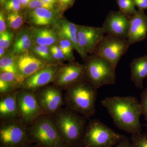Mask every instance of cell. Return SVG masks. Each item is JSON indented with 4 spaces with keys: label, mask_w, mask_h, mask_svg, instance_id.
Here are the masks:
<instances>
[{
    "label": "cell",
    "mask_w": 147,
    "mask_h": 147,
    "mask_svg": "<svg viewBox=\"0 0 147 147\" xmlns=\"http://www.w3.org/2000/svg\"><path fill=\"white\" fill-rule=\"evenodd\" d=\"M58 46L65 55L66 60L72 62L75 59L73 53L74 47L70 40L65 38H59Z\"/></svg>",
    "instance_id": "484cf974"
},
{
    "label": "cell",
    "mask_w": 147,
    "mask_h": 147,
    "mask_svg": "<svg viewBox=\"0 0 147 147\" xmlns=\"http://www.w3.org/2000/svg\"><path fill=\"white\" fill-rule=\"evenodd\" d=\"M125 137L99 120L93 119L87 123L81 147H114Z\"/></svg>",
    "instance_id": "277c9868"
},
{
    "label": "cell",
    "mask_w": 147,
    "mask_h": 147,
    "mask_svg": "<svg viewBox=\"0 0 147 147\" xmlns=\"http://www.w3.org/2000/svg\"><path fill=\"white\" fill-rule=\"evenodd\" d=\"M105 33L101 28L78 26V44L86 54H94Z\"/></svg>",
    "instance_id": "5bb4252c"
},
{
    "label": "cell",
    "mask_w": 147,
    "mask_h": 147,
    "mask_svg": "<svg viewBox=\"0 0 147 147\" xmlns=\"http://www.w3.org/2000/svg\"><path fill=\"white\" fill-rule=\"evenodd\" d=\"M31 51L47 65L56 64L54 62L50 50V47L33 44Z\"/></svg>",
    "instance_id": "cb8c5ba5"
},
{
    "label": "cell",
    "mask_w": 147,
    "mask_h": 147,
    "mask_svg": "<svg viewBox=\"0 0 147 147\" xmlns=\"http://www.w3.org/2000/svg\"><path fill=\"white\" fill-rule=\"evenodd\" d=\"M130 140L132 147H147V133L131 135Z\"/></svg>",
    "instance_id": "4dcf8cb0"
},
{
    "label": "cell",
    "mask_w": 147,
    "mask_h": 147,
    "mask_svg": "<svg viewBox=\"0 0 147 147\" xmlns=\"http://www.w3.org/2000/svg\"><path fill=\"white\" fill-rule=\"evenodd\" d=\"M84 65L77 63L60 67L53 84L62 90L84 79Z\"/></svg>",
    "instance_id": "4fadbf2b"
},
{
    "label": "cell",
    "mask_w": 147,
    "mask_h": 147,
    "mask_svg": "<svg viewBox=\"0 0 147 147\" xmlns=\"http://www.w3.org/2000/svg\"><path fill=\"white\" fill-rule=\"evenodd\" d=\"M57 6L59 10L63 13L64 11L67 10L73 6L75 0H57Z\"/></svg>",
    "instance_id": "836d02e7"
},
{
    "label": "cell",
    "mask_w": 147,
    "mask_h": 147,
    "mask_svg": "<svg viewBox=\"0 0 147 147\" xmlns=\"http://www.w3.org/2000/svg\"><path fill=\"white\" fill-rule=\"evenodd\" d=\"M78 25L73 24L62 16L58 18L53 26L57 33L59 38H65L70 40L73 44L74 49L85 61L88 56L81 49L78 44Z\"/></svg>",
    "instance_id": "2e32d148"
},
{
    "label": "cell",
    "mask_w": 147,
    "mask_h": 147,
    "mask_svg": "<svg viewBox=\"0 0 147 147\" xmlns=\"http://www.w3.org/2000/svg\"><path fill=\"white\" fill-rule=\"evenodd\" d=\"M13 36V33L8 30L0 34V47L7 49L10 47Z\"/></svg>",
    "instance_id": "1f68e13d"
},
{
    "label": "cell",
    "mask_w": 147,
    "mask_h": 147,
    "mask_svg": "<svg viewBox=\"0 0 147 147\" xmlns=\"http://www.w3.org/2000/svg\"><path fill=\"white\" fill-rule=\"evenodd\" d=\"M131 16L120 11H112L108 14L102 28L105 33L123 39H127Z\"/></svg>",
    "instance_id": "8fae6325"
},
{
    "label": "cell",
    "mask_w": 147,
    "mask_h": 147,
    "mask_svg": "<svg viewBox=\"0 0 147 147\" xmlns=\"http://www.w3.org/2000/svg\"><path fill=\"white\" fill-rule=\"evenodd\" d=\"M97 89L85 79L65 90L64 102L65 108L81 115L87 119L94 116Z\"/></svg>",
    "instance_id": "7a4b0ae2"
},
{
    "label": "cell",
    "mask_w": 147,
    "mask_h": 147,
    "mask_svg": "<svg viewBox=\"0 0 147 147\" xmlns=\"http://www.w3.org/2000/svg\"><path fill=\"white\" fill-rule=\"evenodd\" d=\"M28 129L34 144L41 147H65L50 116H40L28 126Z\"/></svg>",
    "instance_id": "8992f818"
},
{
    "label": "cell",
    "mask_w": 147,
    "mask_h": 147,
    "mask_svg": "<svg viewBox=\"0 0 147 147\" xmlns=\"http://www.w3.org/2000/svg\"><path fill=\"white\" fill-rule=\"evenodd\" d=\"M84 64V79L96 89L116 82L115 69L104 58L93 55L88 57Z\"/></svg>",
    "instance_id": "5b68a950"
},
{
    "label": "cell",
    "mask_w": 147,
    "mask_h": 147,
    "mask_svg": "<svg viewBox=\"0 0 147 147\" xmlns=\"http://www.w3.org/2000/svg\"><path fill=\"white\" fill-rule=\"evenodd\" d=\"M145 126L146 127V129H147V124L145 125Z\"/></svg>",
    "instance_id": "f6af8a7d"
},
{
    "label": "cell",
    "mask_w": 147,
    "mask_h": 147,
    "mask_svg": "<svg viewBox=\"0 0 147 147\" xmlns=\"http://www.w3.org/2000/svg\"><path fill=\"white\" fill-rule=\"evenodd\" d=\"M33 45V42L30 30L22 28L16 34L11 53L16 56L31 51Z\"/></svg>",
    "instance_id": "7402d4cb"
},
{
    "label": "cell",
    "mask_w": 147,
    "mask_h": 147,
    "mask_svg": "<svg viewBox=\"0 0 147 147\" xmlns=\"http://www.w3.org/2000/svg\"><path fill=\"white\" fill-rule=\"evenodd\" d=\"M0 71L11 72L18 75L16 63L15 55L11 53L5 55L0 59Z\"/></svg>",
    "instance_id": "603a6c76"
},
{
    "label": "cell",
    "mask_w": 147,
    "mask_h": 147,
    "mask_svg": "<svg viewBox=\"0 0 147 147\" xmlns=\"http://www.w3.org/2000/svg\"><path fill=\"white\" fill-rule=\"evenodd\" d=\"M0 80L7 82L16 88L20 89V87L24 80L16 74L11 72H1Z\"/></svg>",
    "instance_id": "4316f807"
},
{
    "label": "cell",
    "mask_w": 147,
    "mask_h": 147,
    "mask_svg": "<svg viewBox=\"0 0 147 147\" xmlns=\"http://www.w3.org/2000/svg\"><path fill=\"white\" fill-rule=\"evenodd\" d=\"M62 13L57 10L44 8L27 9L26 16L30 24L36 27L54 26Z\"/></svg>",
    "instance_id": "e0dca14e"
},
{
    "label": "cell",
    "mask_w": 147,
    "mask_h": 147,
    "mask_svg": "<svg viewBox=\"0 0 147 147\" xmlns=\"http://www.w3.org/2000/svg\"><path fill=\"white\" fill-rule=\"evenodd\" d=\"M119 11L127 16H131L137 12L133 0H116Z\"/></svg>",
    "instance_id": "83f0119b"
},
{
    "label": "cell",
    "mask_w": 147,
    "mask_h": 147,
    "mask_svg": "<svg viewBox=\"0 0 147 147\" xmlns=\"http://www.w3.org/2000/svg\"><path fill=\"white\" fill-rule=\"evenodd\" d=\"M8 0H0V4H1V5L3 6V5L5 3V2H6Z\"/></svg>",
    "instance_id": "b9f144b4"
},
{
    "label": "cell",
    "mask_w": 147,
    "mask_h": 147,
    "mask_svg": "<svg viewBox=\"0 0 147 147\" xmlns=\"http://www.w3.org/2000/svg\"><path fill=\"white\" fill-rule=\"evenodd\" d=\"M59 65H48L32 75L26 78L20 89L34 92L41 88L53 83L59 68Z\"/></svg>",
    "instance_id": "7c38bea8"
},
{
    "label": "cell",
    "mask_w": 147,
    "mask_h": 147,
    "mask_svg": "<svg viewBox=\"0 0 147 147\" xmlns=\"http://www.w3.org/2000/svg\"><path fill=\"white\" fill-rule=\"evenodd\" d=\"M18 75L23 80L48 65L31 51L15 56Z\"/></svg>",
    "instance_id": "9a60e30c"
},
{
    "label": "cell",
    "mask_w": 147,
    "mask_h": 147,
    "mask_svg": "<svg viewBox=\"0 0 147 147\" xmlns=\"http://www.w3.org/2000/svg\"><path fill=\"white\" fill-rule=\"evenodd\" d=\"M51 117L65 147H81L87 119L66 108H61Z\"/></svg>",
    "instance_id": "3957f363"
},
{
    "label": "cell",
    "mask_w": 147,
    "mask_h": 147,
    "mask_svg": "<svg viewBox=\"0 0 147 147\" xmlns=\"http://www.w3.org/2000/svg\"><path fill=\"white\" fill-rule=\"evenodd\" d=\"M41 1L47 3L57 5V0H41Z\"/></svg>",
    "instance_id": "ab89813d"
},
{
    "label": "cell",
    "mask_w": 147,
    "mask_h": 147,
    "mask_svg": "<svg viewBox=\"0 0 147 147\" xmlns=\"http://www.w3.org/2000/svg\"><path fill=\"white\" fill-rule=\"evenodd\" d=\"M62 90L53 84L34 92L38 105L45 115L52 117L64 105Z\"/></svg>",
    "instance_id": "30bf717a"
},
{
    "label": "cell",
    "mask_w": 147,
    "mask_h": 147,
    "mask_svg": "<svg viewBox=\"0 0 147 147\" xmlns=\"http://www.w3.org/2000/svg\"><path fill=\"white\" fill-rule=\"evenodd\" d=\"M2 9L6 13L22 12L25 9L19 0H8L2 6Z\"/></svg>",
    "instance_id": "f1b7e54d"
},
{
    "label": "cell",
    "mask_w": 147,
    "mask_h": 147,
    "mask_svg": "<svg viewBox=\"0 0 147 147\" xmlns=\"http://www.w3.org/2000/svg\"><path fill=\"white\" fill-rule=\"evenodd\" d=\"M114 147H132L130 139L125 137L119 144Z\"/></svg>",
    "instance_id": "74e56055"
},
{
    "label": "cell",
    "mask_w": 147,
    "mask_h": 147,
    "mask_svg": "<svg viewBox=\"0 0 147 147\" xmlns=\"http://www.w3.org/2000/svg\"><path fill=\"white\" fill-rule=\"evenodd\" d=\"M147 36V16L144 10L138 9L131 16L127 40L130 44L143 41Z\"/></svg>",
    "instance_id": "ac0fdd59"
},
{
    "label": "cell",
    "mask_w": 147,
    "mask_h": 147,
    "mask_svg": "<svg viewBox=\"0 0 147 147\" xmlns=\"http://www.w3.org/2000/svg\"><path fill=\"white\" fill-rule=\"evenodd\" d=\"M18 90L0 98V120L4 121L19 119L17 95Z\"/></svg>",
    "instance_id": "d6986e66"
},
{
    "label": "cell",
    "mask_w": 147,
    "mask_h": 147,
    "mask_svg": "<svg viewBox=\"0 0 147 147\" xmlns=\"http://www.w3.org/2000/svg\"><path fill=\"white\" fill-rule=\"evenodd\" d=\"M145 120H146V121L147 122V116H145L144 117Z\"/></svg>",
    "instance_id": "ee69618b"
},
{
    "label": "cell",
    "mask_w": 147,
    "mask_h": 147,
    "mask_svg": "<svg viewBox=\"0 0 147 147\" xmlns=\"http://www.w3.org/2000/svg\"><path fill=\"white\" fill-rule=\"evenodd\" d=\"M30 147H41L40 146H39V145L36 144H33L31 146H30Z\"/></svg>",
    "instance_id": "7bdbcfd3"
},
{
    "label": "cell",
    "mask_w": 147,
    "mask_h": 147,
    "mask_svg": "<svg viewBox=\"0 0 147 147\" xmlns=\"http://www.w3.org/2000/svg\"><path fill=\"white\" fill-rule=\"evenodd\" d=\"M18 89L11 84L0 80V96L8 94Z\"/></svg>",
    "instance_id": "d6a6232c"
},
{
    "label": "cell",
    "mask_w": 147,
    "mask_h": 147,
    "mask_svg": "<svg viewBox=\"0 0 147 147\" xmlns=\"http://www.w3.org/2000/svg\"><path fill=\"white\" fill-rule=\"evenodd\" d=\"M22 12H14L6 13L7 24L10 29L13 30L20 28L24 23V15Z\"/></svg>",
    "instance_id": "d4e9b609"
},
{
    "label": "cell",
    "mask_w": 147,
    "mask_h": 147,
    "mask_svg": "<svg viewBox=\"0 0 147 147\" xmlns=\"http://www.w3.org/2000/svg\"><path fill=\"white\" fill-rule=\"evenodd\" d=\"M135 6L140 10L147 9V0H133Z\"/></svg>",
    "instance_id": "8d00e7d4"
},
{
    "label": "cell",
    "mask_w": 147,
    "mask_h": 147,
    "mask_svg": "<svg viewBox=\"0 0 147 147\" xmlns=\"http://www.w3.org/2000/svg\"><path fill=\"white\" fill-rule=\"evenodd\" d=\"M32 0H19L21 2V3L22 4V5L24 7V8L26 9L28 5L30 3L31 1Z\"/></svg>",
    "instance_id": "f35d334b"
},
{
    "label": "cell",
    "mask_w": 147,
    "mask_h": 147,
    "mask_svg": "<svg viewBox=\"0 0 147 147\" xmlns=\"http://www.w3.org/2000/svg\"><path fill=\"white\" fill-rule=\"evenodd\" d=\"M6 49L3 48V47H0V57L2 58L3 56H5V50Z\"/></svg>",
    "instance_id": "60d3db41"
},
{
    "label": "cell",
    "mask_w": 147,
    "mask_h": 147,
    "mask_svg": "<svg viewBox=\"0 0 147 147\" xmlns=\"http://www.w3.org/2000/svg\"><path fill=\"white\" fill-rule=\"evenodd\" d=\"M17 101L19 119L27 126L30 125L40 116L45 115L33 92L18 90Z\"/></svg>",
    "instance_id": "9c48e42d"
},
{
    "label": "cell",
    "mask_w": 147,
    "mask_h": 147,
    "mask_svg": "<svg viewBox=\"0 0 147 147\" xmlns=\"http://www.w3.org/2000/svg\"><path fill=\"white\" fill-rule=\"evenodd\" d=\"M142 115L147 116V88L144 90L141 94V100L140 102Z\"/></svg>",
    "instance_id": "e575fe53"
},
{
    "label": "cell",
    "mask_w": 147,
    "mask_h": 147,
    "mask_svg": "<svg viewBox=\"0 0 147 147\" xmlns=\"http://www.w3.org/2000/svg\"><path fill=\"white\" fill-rule=\"evenodd\" d=\"M131 79L137 88H144V81L147 78V55L135 58L129 64Z\"/></svg>",
    "instance_id": "44dd1931"
},
{
    "label": "cell",
    "mask_w": 147,
    "mask_h": 147,
    "mask_svg": "<svg viewBox=\"0 0 147 147\" xmlns=\"http://www.w3.org/2000/svg\"><path fill=\"white\" fill-rule=\"evenodd\" d=\"M7 25L5 13L1 9L0 11V34L7 30Z\"/></svg>",
    "instance_id": "d590c367"
},
{
    "label": "cell",
    "mask_w": 147,
    "mask_h": 147,
    "mask_svg": "<svg viewBox=\"0 0 147 147\" xmlns=\"http://www.w3.org/2000/svg\"><path fill=\"white\" fill-rule=\"evenodd\" d=\"M28 127L18 119L1 121V147H30L33 144Z\"/></svg>",
    "instance_id": "52a82bcc"
},
{
    "label": "cell",
    "mask_w": 147,
    "mask_h": 147,
    "mask_svg": "<svg viewBox=\"0 0 147 147\" xmlns=\"http://www.w3.org/2000/svg\"><path fill=\"white\" fill-rule=\"evenodd\" d=\"M113 122L119 129L131 135L141 133L140 103L134 96L107 97L101 101Z\"/></svg>",
    "instance_id": "6da1fadb"
},
{
    "label": "cell",
    "mask_w": 147,
    "mask_h": 147,
    "mask_svg": "<svg viewBox=\"0 0 147 147\" xmlns=\"http://www.w3.org/2000/svg\"><path fill=\"white\" fill-rule=\"evenodd\" d=\"M37 8H46L53 10H58L60 11L59 10L57 5L47 3L42 1L41 0H32L26 9H32Z\"/></svg>",
    "instance_id": "f546056e"
},
{
    "label": "cell",
    "mask_w": 147,
    "mask_h": 147,
    "mask_svg": "<svg viewBox=\"0 0 147 147\" xmlns=\"http://www.w3.org/2000/svg\"><path fill=\"white\" fill-rule=\"evenodd\" d=\"M33 44L50 46L55 45L59 39L57 33L54 27H35L29 29Z\"/></svg>",
    "instance_id": "ffe728a7"
},
{
    "label": "cell",
    "mask_w": 147,
    "mask_h": 147,
    "mask_svg": "<svg viewBox=\"0 0 147 147\" xmlns=\"http://www.w3.org/2000/svg\"><path fill=\"white\" fill-rule=\"evenodd\" d=\"M130 45L127 39L107 35L103 36L98 43L94 55L104 58L116 68Z\"/></svg>",
    "instance_id": "ba28073f"
}]
</instances>
